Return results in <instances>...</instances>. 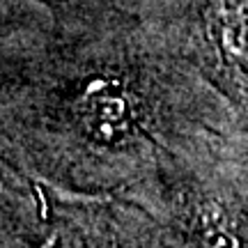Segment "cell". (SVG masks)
Instances as JSON below:
<instances>
[{
  "instance_id": "6da1fadb",
  "label": "cell",
  "mask_w": 248,
  "mask_h": 248,
  "mask_svg": "<svg viewBox=\"0 0 248 248\" xmlns=\"http://www.w3.org/2000/svg\"><path fill=\"white\" fill-rule=\"evenodd\" d=\"M76 113L83 129L101 142H117L136 126V108L122 83L110 78L92 80L83 90Z\"/></svg>"
},
{
  "instance_id": "7a4b0ae2",
  "label": "cell",
  "mask_w": 248,
  "mask_h": 248,
  "mask_svg": "<svg viewBox=\"0 0 248 248\" xmlns=\"http://www.w3.org/2000/svg\"><path fill=\"white\" fill-rule=\"evenodd\" d=\"M207 32L223 67L248 94V0H209Z\"/></svg>"
}]
</instances>
